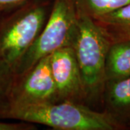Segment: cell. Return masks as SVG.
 I'll return each instance as SVG.
<instances>
[{"label":"cell","mask_w":130,"mask_h":130,"mask_svg":"<svg viewBox=\"0 0 130 130\" xmlns=\"http://www.w3.org/2000/svg\"><path fill=\"white\" fill-rule=\"evenodd\" d=\"M0 119L59 130H124L128 127L106 111H95L83 103L69 100L9 106L0 113Z\"/></svg>","instance_id":"cell-1"},{"label":"cell","mask_w":130,"mask_h":130,"mask_svg":"<svg viewBox=\"0 0 130 130\" xmlns=\"http://www.w3.org/2000/svg\"><path fill=\"white\" fill-rule=\"evenodd\" d=\"M53 0H30L0 16V60L14 73L51 12Z\"/></svg>","instance_id":"cell-2"},{"label":"cell","mask_w":130,"mask_h":130,"mask_svg":"<svg viewBox=\"0 0 130 130\" xmlns=\"http://www.w3.org/2000/svg\"><path fill=\"white\" fill-rule=\"evenodd\" d=\"M110 45L93 19L77 16L71 46L78 65L86 101L95 100L102 94L106 82V59Z\"/></svg>","instance_id":"cell-3"},{"label":"cell","mask_w":130,"mask_h":130,"mask_svg":"<svg viewBox=\"0 0 130 130\" xmlns=\"http://www.w3.org/2000/svg\"><path fill=\"white\" fill-rule=\"evenodd\" d=\"M77 15L73 0H53L46 23L25 53L15 74L25 72L58 49L72 46Z\"/></svg>","instance_id":"cell-4"},{"label":"cell","mask_w":130,"mask_h":130,"mask_svg":"<svg viewBox=\"0 0 130 130\" xmlns=\"http://www.w3.org/2000/svg\"><path fill=\"white\" fill-rule=\"evenodd\" d=\"M56 101H59L56 88L51 74L50 56H48L25 72L14 74L7 108Z\"/></svg>","instance_id":"cell-5"},{"label":"cell","mask_w":130,"mask_h":130,"mask_svg":"<svg viewBox=\"0 0 130 130\" xmlns=\"http://www.w3.org/2000/svg\"><path fill=\"white\" fill-rule=\"evenodd\" d=\"M50 66L59 101H86L78 65L71 46L58 49L50 55Z\"/></svg>","instance_id":"cell-6"},{"label":"cell","mask_w":130,"mask_h":130,"mask_svg":"<svg viewBox=\"0 0 130 130\" xmlns=\"http://www.w3.org/2000/svg\"><path fill=\"white\" fill-rule=\"evenodd\" d=\"M107 112L127 126L130 121V76L105 82L102 93Z\"/></svg>","instance_id":"cell-7"},{"label":"cell","mask_w":130,"mask_h":130,"mask_svg":"<svg viewBox=\"0 0 130 130\" xmlns=\"http://www.w3.org/2000/svg\"><path fill=\"white\" fill-rule=\"evenodd\" d=\"M93 20L110 44L130 41V3Z\"/></svg>","instance_id":"cell-8"},{"label":"cell","mask_w":130,"mask_h":130,"mask_svg":"<svg viewBox=\"0 0 130 130\" xmlns=\"http://www.w3.org/2000/svg\"><path fill=\"white\" fill-rule=\"evenodd\" d=\"M106 81L125 78L130 76V41L110 45L105 65Z\"/></svg>","instance_id":"cell-9"},{"label":"cell","mask_w":130,"mask_h":130,"mask_svg":"<svg viewBox=\"0 0 130 130\" xmlns=\"http://www.w3.org/2000/svg\"><path fill=\"white\" fill-rule=\"evenodd\" d=\"M77 16L95 18L129 4L130 0H73Z\"/></svg>","instance_id":"cell-10"},{"label":"cell","mask_w":130,"mask_h":130,"mask_svg":"<svg viewBox=\"0 0 130 130\" xmlns=\"http://www.w3.org/2000/svg\"><path fill=\"white\" fill-rule=\"evenodd\" d=\"M14 72L0 60V113L8 105L9 95L14 77Z\"/></svg>","instance_id":"cell-11"},{"label":"cell","mask_w":130,"mask_h":130,"mask_svg":"<svg viewBox=\"0 0 130 130\" xmlns=\"http://www.w3.org/2000/svg\"><path fill=\"white\" fill-rule=\"evenodd\" d=\"M36 129L37 128L34 124L28 122L0 121V130H34Z\"/></svg>","instance_id":"cell-12"},{"label":"cell","mask_w":130,"mask_h":130,"mask_svg":"<svg viewBox=\"0 0 130 130\" xmlns=\"http://www.w3.org/2000/svg\"><path fill=\"white\" fill-rule=\"evenodd\" d=\"M30 0H0V15Z\"/></svg>","instance_id":"cell-13"},{"label":"cell","mask_w":130,"mask_h":130,"mask_svg":"<svg viewBox=\"0 0 130 130\" xmlns=\"http://www.w3.org/2000/svg\"><path fill=\"white\" fill-rule=\"evenodd\" d=\"M0 16H1V15H0Z\"/></svg>","instance_id":"cell-14"}]
</instances>
